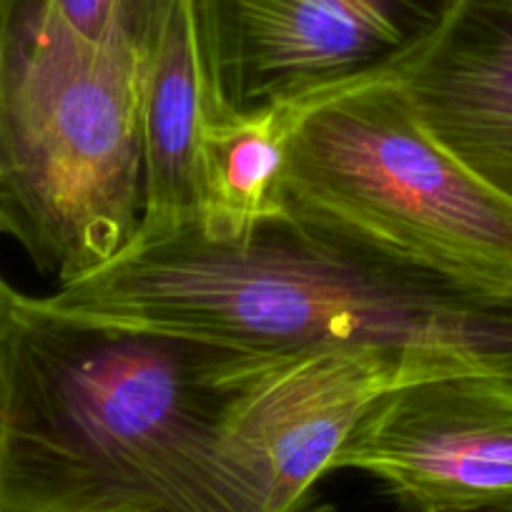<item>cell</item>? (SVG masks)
Returning a JSON list of instances; mask_svg holds the SVG:
<instances>
[{
    "mask_svg": "<svg viewBox=\"0 0 512 512\" xmlns=\"http://www.w3.org/2000/svg\"><path fill=\"white\" fill-rule=\"evenodd\" d=\"M176 0H48L53 16L81 41L149 61Z\"/></svg>",
    "mask_w": 512,
    "mask_h": 512,
    "instance_id": "obj_11",
    "label": "cell"
},
{
    "mask_svg": "<svg viewBox=\"0 0 512 512\" xmlns=\"http://www.w3.org/2000/svg\"><path fill=\"white\" fill-rule=\"evenodd\" d=\"M397 81L427 134L512 201V0H455Z\"/></svg>",
    "mask_w": 512,
    "mask_h": 512,
    "instance_id": "obj_8",
    "label": "cell"
},
{
    "mask_svg": "<svg viewBox=\"0 0 512 512\" xmlns=\"http://www.w3.org/2000/svg\"><path fill=\"white\" fill-rule=\"evenodd\" d=\"M16 289L6 282V277L0 274V344H3V332H6L8 314H11L13 299H16Z\"/></svg>",
    "mask_w": 512,
    "mask_h": 512,
    "instance_id": "obj_12",
    "label": "cell"
},
{
    "mask_svg": "<svg viewBox=\"0 0 512 512\" xmlns=\"http://www.w3.org/2000/svg\"><path fill=\"white\" fill-rule=\"evenodd\" d=\"M287 359L76 317L18 292L0 344V502L196 512L201 457Z\"/></svg>",
    "mask_w": 512,
    "mask_h": 512,
    "instance_id": "obj_2",
    "label": "cell"
},
{
    "mask_svg": "<svg viewBox=\"0 0 512 512\" xmlns=\"http://www.w3.org/2000/svg\"><path fill=\"white\" fill-rule=\"evenodd\" d=\"M455 0H189L206 111L332 98L397 78Z\"/></svg>",
    "mask_w": 512,
    "mask_h": 512,
    "instance_id": "obj_5",
    "label": "cell"
},
{
    "mask_svg": "<svg viewBox=\"0 0 512 512\" xmlns=\"http://www.w3.org/2000/svg\"><path fill=\"white\" fill-rule=\"evenodd\" d=\"M317 101H287L244 113L204 111L199 139L196 231L239 246L282 214V179L294 128Z\"/></svg>",
    "mask_w": 512,
    "mask_h": 512,
    "instance_id": "obj_10",
    "label": "cell"
},
{
    "mask_svg": "<svg viewBox=\"0 0 512 512\" xmlns=\"http://www.w3.org/2000/svg\"><path fill=\"white\" fill-rule=\"evenodd\" d=\"M144 71L73 36L48 0H0V234L58 287L139 236Z\"/></svg>",
    "mask_w": 512,
    "mask_h": 512,
    "instance_id": "obj_3",
    "label": "cell"
},
{
    "mask_svg": "<svg viewBox=\"0 0 512 512\" xmlns=\"http://www.w3.org/2000/svg\"><path fill=\"white\" fill-rule=\"evenodd\" d=\"M309 512H332V510H329V507H314V510H309Z\"/></svg>",
    "mask_w": 512,
    "mask_h": 512,
    "instance_id": "obj_15",
    "label": "cell"
},
{
    "mask_svg": "<svg viewBox=\"0 0 512 512\" xmlns=\"http://www.w3.org/2000/svg\"><path fill=\"white\" fill-rule=\"evenodd\" d=\"M0 512H26V510H18V507L6 505V502H0Z\"/></svg>",
    "mask_w": 512,
    "mask_h": 512,
    "instance_id": "obj_14",
    "label": "cell"
},
{
    "mask_svg": "<svg viewBox=\"0 0 512 512\" xmlns=\"http://www.w3.org/2000/svg\"><path fill=\"white\" fill-rule=\"evenodd\" d=\"M422 382L374 354H304L239 402L194 477L196 512H299L384 392Z\"/></svg>",
    "mask_w": 512,
    "mask_h": 512,
    "instance_id": "obj_6",
    "label": "cell"
},
{
    "mask_svg": "<svg viewBox=\"0 0 512 512\" xmlns=\"http://www.w3.org/2000/svg\"><path fill=\"white\" fill-rule=\"evenodd\" d=\"M43 302L272 357L374 354L417 379H512V297L284 209L239 246L214 244L196 226L134 241Z\"/></svg>",
    "mask_w": 512,
    "mask_h": 512,
    "instance_id": "obj_1",
    "label": "cell"
},
{
    "mask_svg": "<svg viewBox=\"0 0 512 512\" xmlns=\"http://www.w3.org/2000/svg\"><path fill=\"white\" fill-rule=\"evenodd\" d=\"M377 477L410 512L512 497V379L452 374L384 392L334 457Z\"/></svg>",
    "mask_w": 512,
    "mask_h": 512,
    "instance_id": "obj_7",
    "label": "cell"
},
{
    "mask_svg": "<svg viewBox=\"0 0 512 512\" xmlns=\"http://www.w3.org/2000/svg\"><path fill=\"white\" fill-rule=\"evenodd\" d=\"M204 111V73L189 0H176L144 71V216L136 241L166 239L196 226Z\"/></svg>",
    "mask_w": 512,
    "mask_h": 512,
    "instance_id": "obj_9",
    "label": "cell"
},
{
    "mask_svg": "<svg viewBox=\"0 0 512 512\" xmlns=\"http://www.w3.org/2000/svg\"><path fill=\"white\" fill-rule=\"evenodd\" d=\"M462 512H512V497H505L500 502H490V505L475 507V510H462Z\"/></svg>",
    "mask_w": 512,
    "mask_h": 512,
    "instance_id": "obj_13",
    "label": "cell"
},
{
    "mask_svg": "<svg viewBox=\"0 0 512 512\" xmlns=\"http://www.w3.org/2000/svg\"><path fill=\"white\" fill-rule=\"evenodd\" d=\"M282 209L512 297V201L427 134L397 78L327 98L299 121Z\"/></svg>",
    "mask_w": 512,
    "mask_h": 512,
    "instance_id": "obj_4",
    "label": "cell"
}]
</instances>
